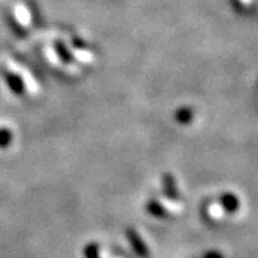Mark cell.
<instances>
[{
	"label": "cell",
	"instance_id": "3",
	"mask_svg": "<svg viewBox=\"0 0 258 258\" xmlns=\"http://www.w3.org/2000/svg\"><path fill=\"white\" fill-rule=\"evenodd\" d=\"M16 16L19 18V22H20L22 25L28 26L29 22H30V16H29L28 10L25 9V8H20V6H18V8H16Z\"/></svg>",
	"mask_w": 258,
	"mask_h": 258
},
{
	"label": "cell",
	"instance_id": "5",
	"mask_svg": "<svg viewBox=\"0 0 258 258\" xmlns=\"http://www.w3.org/2000/svg\"><path fill=\"white\" fill-rule=\"evenodd\" d=\"M12 142V134L8 129H0V148H5Z\"/></svg>",
	"mask_w": 258,
	"mask_h": 258
},
{
	"label": "cell",
	"instance_id": "2",
	"mask_svg": "<svg viewBox=\"0 0 258 258\" xmlns=\"http://www.w3.org/2000/svg\"><path fill=\"white\" fill-rule=\"evenodd\" d=\"M148 211L151 212L152 215H155V217H164V215H165L164 208H162L157 201H152V203L148 204Z\"/></svg>",
	"mask_w": 258,
	"mask_h": 258
},
{
	"label": "cell",
	"instance_id": "6",
	"mask_svg": "<svg viewBox=\"0 0 258 258\" xmlns=\"http://www.w3.org/2000/svg\"><path fill=\"white\" fill-rule=\"evenodd\" d=\"M165 192L168 197H172L175 198V185H174V181L169 178V176H165Z\"/></svg>",
	"mask_w": 258,
	"mask_h": 258
},
{
	"label": "cell",
	"instance_id": "1",
	"mask_svg": "<svg viewBox=\"0 0 258 258\" xmlns=\"http://www.w3.org/2000/svg\"><path fill=\"white\" fill-rule=\"evenodd\" d=\"M126 237H128L129 244H131V247L134 248L135 251V254L141 258H147L148 257V249L145 247V244H144V241L141 238V235H139L137 231L134 230V228H128L126 230Z\"/></svg>",
	"mask_w": 258,
	"mask_h": 258
},
{
	"label": "cell",
	"instance_id": "4",
	"mask_svg": "<svg viewBox=\"0 0 258 258\" xmlns=\"http://www.w3.org/2000/svg\"><path fill=\"white\" fill-rule=\"evenodd\" d=\"M85 257L99 258V245H98V244H89V245L85 248Z\"/></svg>",
	"mask_w": 258,
	"mask_h": 258
}]
</instances>
